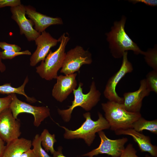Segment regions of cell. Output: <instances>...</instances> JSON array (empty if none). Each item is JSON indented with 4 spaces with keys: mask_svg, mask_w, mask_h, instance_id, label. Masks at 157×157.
Returning <instances> with one entry per match:
<instances>
[{
    "mask_svg": "<svg viewBox=\"0 0 157 157\" xmlns=\"http://www.w3.org/2000/svg\"><path fill=\"white\" fill-rule=\"evenodd\" d=\"M70 38L67 34L63 33L58 39L60 45L53 52L50 50L45 59L36 67V72L42 78L47 81L56 79L58 72L61 68L66 54V45Z\"/></svg>",
    "mask_w": 157,
    "mask_h": 157,
    "instance_id": "277c9868",
    "label": "cell"
},
{
    "mask_svg": "<svg viewBox=\"0 0 157 157\" xmlns=\"http://www.w3.org/2000/svg\"><path fill=\"white\" fill-rule=\"evenodd\" d=\"M31 54V52L28 50L19 52L3 51L1 52V59L3 60L11 59L17 56L21 55H30Z\"/></svg>",
    "mask_w": 157,
    "mask_h": 157,
    "instance_id": "cb8c5ba5",
    "label": "cell"
},
{
    "mask_svg": "<svg viewBox=\"0 0 157 157\" xmlns=\"http://www.w3.org/2000/svg\"><path fill=\"white\" fill-rule=\"evenodd\" d=\"M101 139L99 147L82 155L83 156L93 157L99 154H106L112 157H119L125 149L124 145L128 141L126 138L116 140L108 138L102 131L98 133Z\"/></svg>",
    "mask_w": 157,
    "mask_h": 157,
    "instance_id": "9c48e42d",
    "label": "cell"
},
{
    "mask_svg": "<svg viewBox=\"0 0 157 157\" xmlns=\"http://www.w3.org/2000/svg\"><path fill=\"white\" fill-rule=\"evenodd\" d=\"M12 101V97L11 94L0 98V113L4 109L9 107Z\"/></svg>",
    "mask_w": 157,
    "mask_h": 157,
    "instance_id": "83f0119b",
    "label": "cell"
},
{
    "mask_svg": "<svg viewBox=\"0 0 157 157\" xmlns=\"http://www.w3.org/2000/svg\"><path fill=\"white\" fill-rule=\"evenodd\" d=\"M129 1L133 4L141 2L151 6H157V1L156 0H131Z\"/></svg>",
    "mask_w": 157,
    "mask_h": 157,
    "instance_id": "f1b7e54d",
    "label": "cell"
},
{
    "mask_svg": "<svg viewBox=\"0 0 157 157\" xmlns=\"http://www.w3.org/2000/svg\"><path fill=\"white\" fill-rule=\"evenodd\" d=\"M28 76H26L23 84L20 87L15 88L12 86L11 83H6L2 85H0V93L8 95L12 94H18L22 95L26 98V100L31 103L36 102L37 100L33 98L28 97L25 93L24 89L26 84L28 81Z\"/></svg>",
    "mask_w": 157,
    "mask_h": 157,
    "instance_id": "ac0fdd59",
    "label": "cell"
},
{
    "mask_svg": "<svg viewBox=\"0 0 157 157\" xmlns=\"http://www.w3.org/2000/svg\"><path fill=\"white\" fill-rule=\"evenodd\" d=\"M26 14L33 22L34 28L41 33L45 31L46 29L50 26L61 25L63 22L62 19L59 17H52L43 14L36 10L33 6H25Z\"/></svg>",
    "mask_w": 157,
    "mask_h": 157,
    "instance_id": "9a60e30c",
    "label": "cell"
},
{
    "mask_svg": "<svg viewBox=\"0 0 157 157\" xmlns=\"http://www.w3.org/2000/svg\"><path fill=\"white\" fill-rule=\"evenodd\" d=\"M145 78L147 88L150 91L157 93V70L149 72Z\"/></svg>",
    "mask_w": 157,
    "mask_h": 157,
    "instance_id": "603a6c76",
    "label": "cell"
},
{
    "mask_svg": "<svg viewBox=\"0 0 157 157\" xmlns=\"http://www.w3.org/2000/svg\"><path fill=\"white\" fill-rule=\"evenodd\" d=\"M83 83L80 82L78 88L73 91L74 99L72 101V105L68 106V108L57 109L58 113L65 122L70 121L72 113L75 108L80 106L86 111H89L96 106L100 100L101 93L97 89L94 81L91 83L89 91L86 94L83 92Z\"/></svg>",
    "mask_w": 157,
    "mask_h": 157,
    "instance_id": "5b68a950",
    "label": "cell"
},
{
    "mask_svg": "<svg viewBox=\"0 0 157 157\" xmlns=\"http://www.w3.org/2000/svg\"><path fill=\"white\" fill-rule=\"evenodd\" d=\"M137 151L133 148V144H129L119 157H139L136 153Z\"/></svg>",
    "mask_w": 157,
    "mask_h": 157,
    "instance_id": "d4e9b609",
    "label": "cell"
},
{
    "mask_svg": "<svg viewBox=\"0 0 157 157\" xmlns=\"http://www.w3.org/2000/svg\"><path fill=\"white\" fill-rule=\"evenodd\" d=\"M41 144L43 149L47 152H50L53 154L56 150L54 144L57 142L54 134H50L47 129H44L40 135Z\"/></svg>",
    "mask_w": 157,
    "mask_h": 157,
    "instance_id": "ffe728a7",
    "label": "cell"
},
{
    "mask_svg": "<svg viewBox=\"0 0 157 157\" xmlns=\"http://www.w3.org/2000/svg\"><path fill=\"white\" fill-rule=\"evenodd\" d=\"M116 135H128L131 136L137 143L142 152H148L154 157L157 156V147L151 143L149 136H146L133 129L120 130L115 131Z\"/></svg>",
    "mask_w": 157,
    "mask_h": 157,
    "instance_id": "2e32d148",
    "label": "cell"
},
{
    "mask_svg": "<svg viewBox=\"0 0 157 157\" xmlns=\"http://www.w3.org/2000/svg\"><path fill=\"white\" fill-rule=\"evenodd\" d=\"M150 92L147 88L145 78L141 80L138 90L124 94L123 104L125 109L130 112L140 113L143 99L149 96Z\"/></svg>",
    "mask_w": 157,
    "mask_h": 157,
    "instance_id": "5bb4252c",
    "label": "cell"
},
{
    "mask_svg": "<svg viewBox=\"0 0 157 157\" xmlns=\"http://www.w3.org/2000/svg\"><path fill=\"white\" fill-rule=\"evenodd\" d=\"M92 62L90 52L78 45L66 53L60 72L65 75L73 74L83 65H90Z\"/></svg>",
    "mask_w": 157,
    "mask_h": 157,
    "instance_id": "8992f818",
    "label": "cell"
},
{
    "mask_svg": "<svg viewBox=\"0 0 157 157\" xmlns=\"http://www.w3.org/2000/svg\"><path fill=\"white\" fill-rule=\"evenodd\" d=\"M1 52V51L0 50V72H3L5 71L6 69V67L4 64L2 62Z\"/></svg>",
    "mask_w": 157,
    "mask_h": 157,
    "instance_id": "d6a6232c",
    "label": "cell"
},
{
    "mask_svg": "<svg viewBox=\"0 0 157 157\" xmlns=\"http://www.w3.org/2000/svg\"><path fill=\"white\" fill-rule=\"evenodd\" d=\"M20 120L13 116L10 107L0 113V137L7 143L19 138L21 134Z\"/></svg>",
    "mask_w": 157,
    "mask_h": 157,
    "instance_id": "30bf717a",
    "label": "cell"
},
{
    "mask_svg": "<svg viewBox=\"0 0 157 157\" xmlns=\"http://www.w3.org/2000/svg\"><path fill=\"white\" fill-rule=\"evenodd\" d=\"M126 20L125 17L122 16L120 21L114 22L111 31L106 34L111 53L116 58H122L124 52L129 50L133 51L137 55H143L144 53L126 33L124 29Z\"/></svg>",
    "mask_w": 157,
    "mask_h": 157,
    "instance_id": "6da1fadb",
    "label": "cell"
},
{
    "mask_svg": "<svg viewBox=\"0 0 157 157\" xmlns=\"http://www.w3.org/2000/svg\"><path fill=\"white\" fill-rule=\"evenodd\" d=\"M20 157H36L33 150L30 149L23 153Z\"/></svg>",
    "mask_w": 157,
    "mask_h": 157,
    "instance_id": "4dcf8cb0",
    "label": "cell"
},
{
    "mask_svg": "<svg viewBox=\"0 0 157 157\" xmlns=\"http://www.w3.org/2000/svg\"><path fill=\"white\" fill-rule=\"evenodd\" d=\"M76 73L58 76L56 83L52 92L53 97L57 101L62 102L76 89L77 85Z\"/></svg>",
    "mask_w": 157,
    "mask_h": 157,
    "instance_id": "4fadbf2b",
    "label": "cell"
},
{
    "mask_svg": "<svg viewBox=\"0 0 157 157\" xmlns=\"http://www.w3.org/2000/svg\"><path fill=\"white\" fill-rule=\"evenodd\" d=\"M35 41L37 48L30 58V64L31 67L35 66L38 63L43 60L51 48L56 46L59 42L58 39L53 38L46 31L41 33Z\"/></svg>",
    "mask_w": 157,
    "mask_h": 157,
    "instance_id": "7c38bea8",
    "label": "cell"
},
{
    "mask_svg": "<svg viewBox=\"0 0 157 157\" xmlns=\"http://www.w3.org/2000/svg\"><path fill=\"white\" fill-rule=\"evenodd\" d=\"M128 52L126 51L123 56L121 66L119 70L108 80L104 92L106 98L109 101L123 104V97H119L116 91L117 85L120 80L127 73L132 72L133 67L128 60Z\"/></svg>",
    "mask_w": 157,
    "mask_h": 157,
    "instance_id": "ba28073f",
    "label": "cell"
},
{
    "mask_svg": "<svg viewBox=\"0 0 157 157\" xmlns=\"http://www.w3.org/2000/svg\"><path fill=\"white\" fill-rule=\"evenodd\" d=\"M0 48L3 51H20L21 48L18 45L8 43L4 42H0Z\"/></svg>",
    "mask_w": 157,
    "mask_h": 157,
    "instance_id": "484cf974",
    "label": "cell"
},
{
    "mask_svg": "<svg viewBox=\"0 0 157 157\" xmlns=\"http://www.w3.org/2000/svg\"><path fill=\"white\" fill-rule=\"evenodd\" d=\"M143 55L145 62L147 64L153 68L157 70V47L149 49L146 51H144Z\"/></svg>",
    "mask_w": 157,
    "mask_h": 157,
    "instance_id": "44dd1931",
    "label": "cell"
},
{
    "mask_svg": "<svg viewBox=\"0 0 157 157\" xmlns=\"http://www.w3.org/2000/svg\"><path fill=\"white\" fill-rule=\"evenodd\" d=\"M98 114L99 118L96 121L91 119L89 112L83 114L85 120L75 130H69L65 126H60L65 130L64 138L67 140L82 139L88 146H90L95 138L96 133L110 128L108 122L102 115L99 112Z\"/></svg>",
    "mask_w": 157,
    "mask_h": 157,
    "instance_id": "3957f363",
    "label": "cell"
},
{
    "mask_svg": "<svg viewBox=\"0 0 157 157\" xmlns=\"http://www.w3.org/2000/svg\"><path fill=\"white\" fill-rule=\"evenodd\" d=\"M63 147L61 146H59L57 150L53 154V157H67L64 156L62 153Z\"/></svg>",
    "mask_w": 157,
    "mask_h": 157,
    "instance_id": "f546056e",
    "label": "cell"
},
{
    "mask_svg": "<svg viewBox=\"0 0 157 157\" xmlns=\"http://www.w3.org/2000/svg\"><path fill=\"white\" fill-rule=\"evenodd\" d=\"M145 157H152L150 156H149L148 155H146L145 156Z\"/></svg>",
    "mask_w": 157,
    "mask_h": 157,
    "instance_id": "836d02e7",
    "label": "cell"
},
{
    "mask_svg": "<svg viewBox=\"0 0 157 157\" xmlns=\"http://www.w3.org/2000/svg\"><path fill=\"white\" fill-rule=\"evenodd\" d=\"M33 149L36 157H52L49 156L41 146L40 135L36 134L32 142Z\"/></svg>",
    "mask_w": 157,
    "mask_h": 157,
    "instance_id": "7402d4cb",
    "label": "cell"
},
{
    "mask_svg": "<svg viewBox=\"0 0 157 157\" xmlns=\"http://www.w3.org/2000/svg\"><path fill=\"white\" fill-rule=\"evenodd\" d=\"M10 11L12 13L11 18L18 25L20 34L24 35L29 42L35 41L41 33L33 28V21L26 17L25 6L21 4L10 7Z\"/></svg>",
    "mask_w": 157,
    "mask_h": 157,
    "instance_id": "8fae6325",
    "label": "cell"
},
{
    "mask_svg": "<svg viewBox=\"0 0 157 157\" xmlns=\"http://www.w3.org/2000/svg\"><path fill=\"white\" fill-rule=\"evenodd\" d=\"M21 4L20 0H0V8L6 6L15 7Z\"/></svg>",
    "mask_w": 157,
    "mask_h": 157,
    "instance_id": "4316f807",
    "label": "cell"
},
{
    "mask_svg": "<svg viewBox=\"0 0 157 157\" xmlns=\"http://www.w3.org/2000/svg\"><path fill=\"white\" fill-rule=\"evenodd\" d=\"M10 94L12 97V101L9 107L16 119H18L17 116L21 113L31 114L34 117V125L38 127L42 122L50 116V110L48 107L33 106L19 100L15 94Z\"/></svg>",
    "mask_w": 157,
    "mask_h": 157,
    "instance_id": "52a82bcc",
    "label": "cell"
},
{
    "mask_svg": "<svg viewBox=\"0 0 157 157\" xmlns=\"http://www.w3.org/2000/svg\"><path fill=\"white\" fill-rule=\"evenodd\" d=\"M6 147L5 142L0 137V157H2Z\"/></svg>",
    "mask_w": 157,
    "mask_h": 157,
    "instance_id": "1f68e13d",
    "label": "cell"
},
{
    "mask_svg": "<svg viewBox=\"0 0 157 157\" xmlns=\"http://www.w3.org/2000/svg\"><path fill=\"white\" fill-rule=\"evenodd\" d=\"M133 129L140 132L143 130L150 131L151 133L157 134V120H147L141 117L135 121L133 125Z\"/></svg>",
    "mask_w": 157,
    "mask_h": 157,
    "instance_id": "d6986e66",
    "label": "cell"
},
{
    "mask_svg": "<svg viewBox=\"0 0 157 157\" xmlns=\"http://www.w3.org/2000/svg\"><path fill=\"white\" fill-rule=\"evenodd\" d=\"M101 105L110 129L114 131L133 129L134 122L142 117L140 112L132 113L126 111L122 104L108 101L102 103Z\"/></svg>",
    "mask_w": 157,
    "mask_h": 157,
    "instance_id": "7a4b0ae2",
    "label": "cell"
},
{
    "mask_svg": "<svg viewBox=\"0 0 157 157\" xmlns=\"http://www.w3.org/2000/svg\"><path fill=\"white\" fill-rule=\"evenodd\" d=\"M32 141L22 138L14 140L7 143L2 157H20L31 149Z\"/></svg>",
    "mask_w": 157,
    "mask_h": 157,
    "instance_id": "e0dca14e",
    "label": "cell"
}]
</instances>
